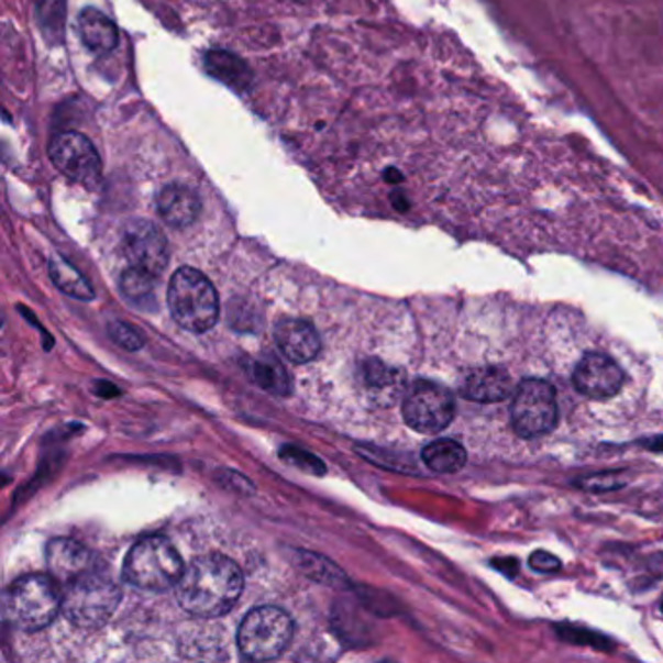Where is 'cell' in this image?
<instances>
[{
	"instance_id": "ffe728a7",
	"label": "cell",
	"mask_w": 663,
	"mask_h": 663,
	"mask_svg": "<svg viewBox=\"0 0 663 663\" xmlns=\"http://www.w3.org/2000/svg\"><path fill=\"white\" fill-rule=\"evenodd\" d=\"M252 374L253 379L270 394L288 395L290 391V379H288L285 366L275 358H261V361L253 362Z\"/></svg>"
},
{
	"instance_id": "7c38bea8",
	"label": "cell",
	"mask_w": 663,
	"mask_h": 663,
	"mask_svg": "<svg viewBox=\"0 0 663 663\" xmlns=\"http://www.w3.org/2000/svg\"><path fill=\"white\" fill-rule=\"evenodd\" d=\"M47 568L51 576L65 586L70 579L96 568V556L73 539H53L47 545Z\"/></svg>"
},
{
	"instance_id": "e0dca14e",
	"label": "cell",
	"mask_w": 663,
	"mask_h": 663,
	"mask_svg": "<svg viewBox=\"0 0 663 663\" xmlns=\"http://www.w3.org/2000/svg\"><path fill=\"white\" fill-rule=\"evenodd\" d=\"M78 34L96 55H108L119 42L118 25L98 9H85L78 16Z\"/></svg>"
},
{
	"instance_id": "3957f363",
	"label": "cell",
	"mask_w": 663,
	"mask_h": 663,
	"mask_svg": "<svg viewBox=\"0 0 663 663\" xmlns=\"http://www.w3.org/2000/svg\"><path fill=\"white\" fill-rule=\"evenodd\" d=\"M63 594L57 579L42 574L18 578L4 596V617L16 629L37 632L59 614Z\"/></svg>"
},
{
	"instance_id": "30bf717a",
	"label": "cell",
	"mask_w": 663,
	"mask_h": 663,
	"mask_svg": "<svg viewBox=\"0 0 663 663\" xmlns=\"http://www.w3.org/2000/svg\"><path fill=\"white\" fill-rule=\"evenodd\" d=\"M123 253L129 267L144 270L152 277H161L168 265V242L161 228L151 220H131L123 230Z\"/></svg>"
},
{
	"instance_id": "8992f818",
	"label": "cell",
	"mask_w": 663,
	"mask_h": 663,
	"mask_svg": "<svg viewBox=\"0 0 663 663\" xmlns=\"http://www.w3.org/2000/svg\"><path fill=\"white\" fill-rule=\"evenodd\" d=\"M295 634L292 619L278 607H257L245 615L237 630V647L247 660L265 662L285 652Z\"/></svg>"
},
{
	"instance_id": "7402d4cb",
	"label": "cell",
	"mask_w": 663,
	"mask_h": 663,
	"mask_svg": "<svg viewBox=\"0 0 663 663\" xmlns=\"http://www.w3.org/2000/svg\"><path fill=\"white\" fill-rule=\"evenodd\" d=\"M108 331H110L111 339H113L115 343L121 344L126 351H136V349L143 346V339H141V335H139L131 325H126V323L113 321L110 328H108Z\"/></svg>"
},
{
	"instance_id": "9c48e42d",
	"label": "cell",
	"mask_w": 663,
	"mask_h": 663,
	"mask_svg": "<svg viewBox=\"0 0 663 663\" xmlns=\"http://www.w3.org/2000/svg\"><path fill=\"white\" fill-rule=\"evenodd\" d=\"M49 158L63 176L93 187L101 179V162L90 139L80 133H60L49 144Z\"/></svg>"
},
{
	"instance_id": "9a60e30c",
	"label": "cell",
	"mask_w": 663,
	"mask_h": 663,
	"mask_svg": "<svg viewBox=\"0 0 663 663\" xmlns=\"http://www.w3.org/2000/svg\"><path fill=\"white\" fill-rule=\"evenodd\" d=\"M512 378L506 369L487 366L471 372L469 378L463 384L462 394L477 404H498L512 394Z\"/></svg>"
},
{
	"instance_id": "ac0fdd59",
	"label": "cell",
	"mask_w": 663,
	"mask_h": 663,
	"mask_svg": "<svg viewBox=\"0 0 663 663\" xmlns=\"http://www.w3.org/2000/svg\"><path fill=\"white\" fill-rule=\"evenodd\" d=\"M422 462L427 463V467L434 473L447 475L463 469V465L467 463V452L460 442L450 438H440L422 450Z\"/></svg>"
},
{
	"instance_id": "ba28073f",
	"label": "cell",
	"mask_w": 663,
	"mask_h": 663,
	"mask_svg": "<svg viewBox=\"0 0 663 663\" xmlns=\"http://www.w3.org/2000/svg\"><path fill=\"white\" fill-rule=\"evenodd\" d=\"M455 415V399L447 387L434 382H417L405 395V422L422 434L444 430Z\"/></svg>"
},
{
	"instance_id": "5b68a950",
	"label": "cell",
	"mask_w": 663,
	"mask_h": 663,
	"mask_svg": "<svg viewBox=\"0 0 663 663\" xmlns=\"http://www.w3.org/2000/svg\"><path fill=\"white\" fill-rule=\"evenodd\" d=\"M184 561L168 539L154 535L133 545L123 563V578L133 588L162 589L177 586L184 574Z\"/></svg>"
},
{
	"instance_id": "7a4b0ae2",
	"label": "cell",
	"mask_w": 663,
	"mask_h": 663,
	"mask_svg": "<svg viewBox=\"0 0 663 663\" xmlns=\"http://www.w3.org/2000/svg\"><path fill=\"white\" fill-rule=\"evenodd\" d=\"M119 601L121 589L118 584L108 572L96 566L65 584L60 609L76 627L96 629L110 619L118 609Z\"/></svg>"
},
{
	"instance_id": "4fadbf2b",
	"label": "cell",
	"mask_w": 663,
	"mask_h": 663,
	"mask_svg": "<svg viewBox=\"0 0 663 663\" xmlns=\"http://www.w3.org/2000/svg\"><path fill=\"white\" fill-rule=\"evenodd\" d=\"M201 197L185 184H169L156 195L161 219L174 228H187L201 214Z\"/></svg>"
},
{
	"instance_id": "6da1fadb",
	"label": "cell",
	"mask_w": 663,
	"mask_h": 663,
	"mask_svg": "<svg viewBox=\"0 0 663 663\" xmlns=\"http://www.w3.org/2000/svg\"><path fill=\"white\" fill-rule=\"evenodd\" d=\"M240 566L222 554H207L185 568L177 582V599L187 614L220 617L242 596Z\"/></svg>"
},
{
	"instance_id": "603a6c76",
	"label": "cell",
	"mask_w": 663,
	"mask_h": 663,
	"mask_svg": "<svg viewBox=\"0 0 663 663\" xmlns=\"http://www.w3.org/2000/svg\"><path fill=\"white\" fill-rule=\"evenodd\" d=\"M529 566L538 572H556L561 571L563 563H561V559H556L549 551H535L529 556Z\"/></svg>"
},
{
	"instance_id": "8fae6325",
	"label": "cell",
	"mask_w": 663,
	"mask_h": 663,
	"mask_svg": "<svg viewBox=\"0 0 663 663\" xmlns=\"http://www.w3.org/2000/svg\"><path fill=\"white\" fill-rule=\"evenodd\" d=\"M574 387L589 399H609L621 391L625 374L617 362L601 353H589L574 369Z\"/></svg>"
},
{
	"instance_id": "2e32d148",
	"label": "cell",
	"mask_w": 663,
	"mask_h": 663,
	"mask_svg": "<svg viewBox=\"0 0 663 663\" xmlns=\"http://www.w3.org/2000/svg\"><path fill=\"white\" fill-rule=\"evenodd\" d=\"M361 379L374 404L394 405L404 394L405 376L401 369L391 368L384 362L368 361L361 368Z\"/></svg>"
},
{
	"instance_id": "d4e9b609",
	"label": "cell",
	"mask_w": 663,
	"mask_h": 663,
	"mask_svg": "<svg viewBox=\"0 0 663 663\" xmlns=\"http://www.w3.org/2000/svg\"><path fill=\"white\" fill-rule=\"evenodd\" d=\"M662 611H663V599H662Z\"/></svg>"
},
{
	"instance_id": "44dd1931",
	"label": "cell",
	"mask_w": 663,
	"mask_h": 663,
	"mask_svg": "<svg viewBox=\"0 0 663 663\" xmlns=\"http://www.w3.org/2000/svg\"><path fill=\"white\" fill-rule=\"evenodd\" d=\"M154 278L144 270L135 269V267H129L121 277V290L123 295L133 300V302L146 303L152 302V288H154Z\"/></svg>"
},
{
	"instance_id": "52a82bcc",
	"label": "cell",
	"mask_w": 663,
	"mask_h": 663,
	"mask_svg": "<svg viewBox=\"0 0 663 663\" xmlns=\"http://www.w3.org/2000/svg\"><path fill=\"white\" fill-rule=\"evenodd\" d=\"M510 412L518 437L531 440L549 434L559 419L553 387L543 379H523L513 391Z\"/></svg>"
},
{
	"instance_id": "277c9868",
	"label": "cell",
	"mask_w": 663,
	"mask_h": 663,
	"mask_svg": "<svg viewBox=\"0 0 663 663\" xmlns=\"http://www.w3.org/2000/svg\"><path fill=\"white\" fill-rule=\"evenodd\" d=\"M168 302L174 320L191 333H205L219 320V296L201 270L177 269L169 283Z\"/></svg>"
},
{
	"instance_id": "d6986e66",
	"label": "cell",
	"mask_w": 663,
	"mask_h": 663,
	"mask_svg": "<svg viewBox=\"0 0 663 663\" xmlns=\"http://www.w3.org/2000/svg\"><path fill=\"white\" fill-rule=\"evenodd\" d=\"M49 270L53 283L59 286L65 295L78 298V300H92V286L88 285V280L78 270L73 269L67 261H51Z\"/></svg>"
},
{
	"instance_id": "cb8c5ba5",
	"label": "cell",
	"mask_w": 663,
	"mask_h": 663,
	"mask_svg": "<svg viewBox=\"0 0 663 663\" xmlns=\"http://www.w3.org/2000/svg\"><path fill=\"white\" fill-rule=\"evenodd\" d=\"M625 485V480H617V475H594L589 479L582 480V487L594 490V493H605V490H611V488H619Z\"/></svg>"
},
{
	"instance_id": "5bb4252c",
	"label": "cell",
	"mask_w": 663,
	"mask_h": 663,
	"mask_svg": "<svg viewBox=\"0 0 663 663\" xmlns=\"http://www.w3.org/2000/svg\"><path fill=\"white\" fill-rule=\"evenodd\" d=\"M280 351L296 364L311 362L320 353L321 341L318 331L308 321L285 320L275 328Z\"/></svg>"
}]
</instances>
